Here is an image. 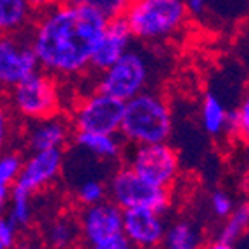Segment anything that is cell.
I'll return each instance as SVG.
<instances>
[{"label":"cell","mask_w":249,"mask_h":249,"mask_svg":"<svg viewBox=\"0 0 249 249\" xmlns=\"http://www.w3.org/2000/svg\"><path fill=\"white\" fill-rule=\"evenodd\" d=\"M107 18L85 5L55 0L35 14L28 30L38 66L57 80H74L90 73V59Z\"/></svg>","instance_id":"obj_1"},{"label":"cell","mask_w":249,"mask_h":249,"mask_svg":"<svg viewBox=\"0 0 249 249\" xmlns=\"http://www.w3.org/2000/svg\"><path fill=\"white\" fill-rule=\"evenodd\" d=\"M173 133V113L166 95L149 89L123 106L120 135L126 145L168 142Z\"/></svg>","instance_id":"obj_2"},{"label":"cell","mask_w":249,"mask_h":249,"mask_svg":"<svg viewBox=\"0 0 249 249\" xmlns=\"http://www.w3.org/2000/svg\"><path fill=\"white\" fill-rule=\"evenodd\" d=\"M191 14L185 0H130L123 12L135 42L161 45L182 33Z\"/></svg>","instance_id":"obj_3"},{"label":"cell","mask_w":249,"mask_h":249,"mask_svg":"<svg viewBox=\"0 0 249 249\" xmlns=\"http://www.w3.org/2000/svg\"><path fill=\"white\" fill-rule=\"evenodd\" d=\"M158 73V55L152 45H132L114 64L95 74L93 89L126 102L144 90L154 89Z\"/></svg>","instance_id":"obj_4"},{"label":"cell","mask_w":249,"mask_h":249,"mask_svg":"<svg viewBox=\"0 0 249 249\" xmlns=\"http://www.w3.org/2000/svg\"><path fill=\"white\" fill-rule=\"evenodd\" d=\"M9 106L16 118L33 121L61 111L62 97L59 80L38 70L9 90Z\"/></svg>","instance_id":"obj_5"},{"label":"cell","mask_w":249,"mask_h":249,"mask_svg":"<svg viewBox=\"0 0 249 249\" xmlns=\"http://www.w3.org/2000/svg\"><path fill=\"white\" fill-rule=\"evenodd\" d=\"M107 199H111L121 210L145 208L166 214L171 208L170 189L145 182L128 166L118 168L111 175L107 182Z\"/></svg>","instance_id":"obj_6"},{"label":"cell","mask_w":249,"mask_h":249,"mask_svg":"<svg viewBox=\"0 0 249 249\" xmlns=\"http://www.w3.org/2000/svg\"><path fill=\"white\" fill-rule=\"evenodd\" d=\"M124 160L130 170L156 187L170 189L180 175L178 154L168 142L128 145Z\"/></svg>","instance_id":"obj_7"},{"label":"cell","mask_w":249,"mask_h":249,"mask_svg":"<svg viewBox=\"0 0 249 249\" xmlns=\"http://www.w3.org/2000/svg\"><path fill=\"white\" fill-rule=\"evenodd\" d=\"M123 106V101L92 89L73 104L70 116L71 126L74 132L120 133Z\"/></svg>","instance_id":"obj_8"},{"label":"cell","mask_w":249,"mask_h":249,"mask_svg":"<svg viewBox=\"0 0 249 249\" xmlns=\"http://www.w3.org/2000/svg\"><path fill=\"white\" fill-rule=\"evenodd\" d=\"M40 70L26 33L0 35V92H9L18 83Z\"/></svg>","instance_id":"obj_9"},{"label":"cell","mask_w":249,"mask_h":249,"mask_svg":"<svg viewBox=\"0 0 249 249\" xmlns=\"http://www.w3.org/2000/svg\"><path fill=\"white\" fill-rule=\"evenodd\" d=\"M64 164H66L64 149L33 151L23 160V166L14 185L26 191L28 194L35 196L47 187H51L61 177Z\"/></svg>","instance_id":"obj_10"},{"label":"cell","mask_w":249,"mask_h":249,"mask_svg":"<svg viewBox=\"0 0 249 249\" xmlns=\"http://www.w3.org/2000/svg\"><path fill=\"white\" fill-rule=\"evenodd\" d=\"M78 225H80V237L85 246L95 244L111 235L121 233L123 210L111 199H104L92 206H83L78 214Z\"/></svg>","instance_id":"obj_11"},{"label":"cell","mask_w":249,"mask_h":249,"mask_svg":"<svg viewBox=\"0 0 249 249\" xmlns=\"http://www.w3.org/2000/svg\"><path fill=\"white\" fill-rule=\"evenodd\" d=\"M164 214L145 208L123 210L121 233L135 249H160L166 232Z\"/></svg>","instance_id":"obj_12"},{"label":"cell","mask_w":249,"mask_h":249,"mask_svg":"<svg viewBox=\"0 0 249 249\" xmlns=\"http://www.w3.org/2000/svg\"><path fill=\"white\" fill-rule=\"evenodd\" d=\"M73 133L74 130L70 118L55 113L40 120L26 121L23 130V142L30 152L64 149L73 139Z\"/></svg>","instance_id":"obj_13"},{"label":"cell","mask_w":249,"mask_h":249,"mask_svg":"<svg viewBox=\"0 0 249 249\" xmlns=\"http://www.w3.org/2000/svg\"><path fill=\"white\" fill-rule=\"evenodd\" d=\"M133 36L123 16L111 18L106 23L97 45L93 49L92 59H90V73L97 74L107 70L111 64L118 61L124 52L133 45Z\"/></svg>","instance_id":"obj_14"},{"label":"cell","mask_w":249,"mask_h":249,"mask_svg":"<svg viewBox=\"0 0 249 249\" xmlns=\"http://www.w3.org/2000/svg\"><path fill=\"white\" fill-rule=\"evenodd\" d=\"M71 142H74L76 149L102 161V163H114V161L121 160L128 147L120 133L74 132Z\"/></svg>","instance_id":"obj_15"},{"label":"cell","mask_w":249,"mask_h":249,"mask_svg":"<svg viewBox=\"0 0 249 249\" xmlns=\"http://www.w3.org/2000/svg\"><path fill=\"white\" fill-rule=\"evenodd\" d=\"M43 241L51 249H73L82 241L78 218L70 214H59L45 225Z\"/></svg>","instance_id":"obj_16"},{"label":"cell","mask_w":249,"mask_h":249,"mask_svg":"<svg viewBox=\"0 0 249 249\" xmlns=\"http://www.w3.org/2000/svg\"><path fill=\"white\" fill-rule=\"evenodd\" d=\"M35 19L26 0H0V35L26 33Z\"/></svg>","instance_id":"obj_17"},{"label":"cell","mask_w":249,"mask_h":249,"mask_svg":"<svg viewBox=\"0 0 249 249\" xmlns=\"http://www.w3.org/2000/svg\"><path fill=\"white\" fill-rule=\"evenodd\" d=\"M229 109L216 93L208 92L201 104V124L202 130L211 137H222L227 133Z\"/></svg>","instance_id":"obj_18"},{"label":"cell","mask_w":249,"mask_h":249,"mask_svg":"<svg viewBox=\"0 0 249 249\" xmlns=\"http://www.w3.org/2000/svg\"><path fill=\"white\" fill-rule=\"evenodd\" d=\"M163 249H202V235L194 223L187 220H178L166 227L163 242Z\"/></svg>","instance_id":"obj_19"},{"label":"cell","mask_w":249,"mask_h":249,"mask_svg":"<svg viewBox=\"0 0 249 249\" xmlns=\"http://www.w3.org/2000/svg\"><path fill=\"white\" fill-rule=\"evenodd\" d=\"M7 216L12 220L16 227L19 230L28 229L30 223L33 222V196L28 194L26 191L19 189V187L12 185L11 194H9V202H7Z\"/></svg>","instance_id":"obj_20"},{"label":"cell","mask_w":249,"mask_h":249,"mask_svg":"<svg viewBox=\"0 0 249 249\" xmlns=\"http://www.w3.org/2000/svg\"><path fill=\"white\" fill-rule=\"evenodd\" d=\"M248 229H249V201H244L239 206L233 208L232 213L225 218V223H223L220 232H218L216 239L218 241L233 244Z\"/></svg>","instance_id":"obj_21"},{"label":"cell","mask_w":249,"mask_h":249,"mask_svg":"<svg viewBox=\"0 0 249 249\" xmlns=\"http://www.w3.org/2000/svg\"><path fill=\"white\" fill-rule=\"evenodd\" d=\"M74 199L82 208L104 201V199H107V182L99 178L82 180L74 187Z\"/></svg>","instance_id":"obj_22"},{"label":"cell","mask_w":249,"mask_h":249,"mask_svg":"<svg viewBox=\"0 0 249 249\" xmlns=\"http://www.w3.org/2000/svg\"><path fill=\"white\" fill-rule=\"evenodd\" d=\"M24 156L16 149H4L0 151V185L12 187L18 180Z\"/></svg>","instance_id":"obj_23"},{"label":"cell","mask_w":249,"mask_h":249,"mask_svg":"<svg viewBox=\"0 0 249 249\" xmlns=\"http://www.w3.org/2000/svg\"><path fill=\"white\" fill-rule=\"evenodd\" d=\"M9 101L0 92V151H4L11 145L16 133V121Z\"/></svg>","instance_id":"obj_24"},{"label":"cell","mask_w":249,"mask_h":249,"mask_svg":"<svg viewBox=\"0 0 249 249\" xmlns=\"http://www.w3.org/2000/svg\"><path fill=\"white\" fill-rule=\"evenodd\" d=\"M68 2L90 7V9H93V11L101 12L107 19H111V18L123 16L124 9H126L130 0H68Z\"/></svg>","instance_id":"obj_25"},{"label":"cell","mask_w":249,"mask_h":249,"mask_svg":"<svg viewBox=\"0 0 249 249\" xmlns=\"http://www.w3.org/2000/svg\"><path fill=\"white\" fill-rule=\"evenodd\" d=\"M235 208V202H233L232 196L225 191H214L213 194L210 196V210L211 213L216 218H222L225 220L232 210Z\"/></svg>","instance_id":"obj_26"},{"label":"cell","mask_w":249,"mask_h":249,"mask_svg":"<svg viewBox=\"0 0 249 249\" xmlns=\"http://www.w3.org/2000/svg\"><path fill=\"white\" fill-rule=\"evenodd\" d=\"M19 229L12 223L7 214H0V249H14L18 244Z\"/></svg>","instance_id":"obj_27"},{"label":"cell","mask_w":249,"mask_h":249,"mask_svg":"<svg viewBox=\"0 0 249 249\" xmlns=\"http://www.w3.org/2000/svg\"><path fill=\"white\" fill-rule=\"evenodd\" d=\"M237 114V132L235 135L241 137L246 144H249V93L241 101L239 107L235 109Z\"/></svg>","instance_id":"obj_28"},{"label":"cell","mask_w":249,"mask_h":249,"mask_svg":"<svg viewBox=\"0 0 249 249\" xmlns=\"http://www.w3.org/2000/svg\"><path fill=\"white\" fill-rule=\"evenodd\" d=\"M87 249H135V248L130 244V241L124 237L123 233H116V235H111V237L95 242V244H89Z\"/></svg>","instance_id":"obj_29"},{"label":"cell","mask_w":249,"mask_h":249,"mask_svg":"<svg viewBox=\"0 0 249 249\" xmlns=\"http://www.w3.org/2000/svg\"><path fill=\"white\" fill-rule=\"evenodd\" d=\"M185 5H187V9H189V14L199 16L206 9L208 0H185Z\"/></svg>","instance_id":"obj_30"},{"label":"cell","mask_w":249,"mask_h":249,"mask_svg":"<svg viewBox=\"0 0 249 249\" xmlns=\"http://www.w3.org/2000/svg\"><path fill=\"white\" fill-rule=\"evenodd\" d=\"M26 2H28V5L31 7V11L35 12V14H38V12L45 11L47 7H51L55 0H26Z\"/></svg>","instance_id":"obj_31"},{"label":"cell","mask_w":249,"mask_h":249,"mask_svg":"<svg viewBox=\"0 0 249 249\" xmlns=\"http://www.w3.org/2000/svg\"><path fill=\"white\" fill-rule=\"evenodd\" d=\"M9 194H11V187L0 185V214L4 213L9 202Z\"/></svg>","instance_id":"obj_32"},{"label":"cell","mask_w":249,"mask_h":249,"mask_svg":"<svg viewBox=\"0 0 249 249\" xmlns=\"http://www.w3.org/2000/svg\"><path fill=\"white\" fill-rule=\"evenodd\" d=\"M204 249H233V244H230V242H223V241H213L210 242V244L206 246Z\"/></svg>","instance_id":"obj_33"}]
</instances>
